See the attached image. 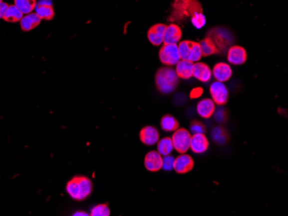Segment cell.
Returning a JSON list of instances; mask_svg holds the SVG:
<instances>
[{"mask_svg": "<svg viewBox=\"0 0 288 216\" xmlns=\"http://www.w3.org/2000/svg\"><path fill=\"white\" fill-rule=\"evenodd\" d=\"M167 25L164 23H157L153 25L148 31V39L154 46H160L163 43L165 29Z\"/></svg>", "mask_w": 288, "mask_h": 216, "instance_id": "16", "label": "cell"}, {"mask_svg": "<svg viewBox=\"0 0 288 216\" xmlns=\"http://www.w3.org/2000/svg\"><path fill=\"white\" fill-rule=\"evenodd\" d=\"M212 140L219 145H225L230 140V134L229 131L223 127L221 125L216 126L212 131Z\"/></svg>", "mask_w": 288, "mask_h": 216, "instance_id": "21", "label": "cell"}, {"mask_svg": "<svg viewBox=\"0 0 288 216\" xmlns=\"http://www.w3.org/2000/svg\"><path fill=\"white\" fill-rule=\"evenodd\" d=\"M14 4L23 15H26L35 10L36 0H14Z\"/></svg>", "mask_w": 288, "mask_h": 216, "instance_id": "26", "label": "cell"}, {"mask_svg": "<svg viewBox=\"0 0 288 216\" xmlns=\"http://www.w3.org/2000/svg\"><path fill=\"white\" fill-rule=\"evenodd\" d=\"M159 58L162 64L168 67L174 66L181 61L177 44H164L159 51Z\"/></svg>", "mask_w": 288, "mask_h": 216, "instance_id": "5", "label": "cell"}, {"mask_svg": "<svg viewBox=\"0 0 288 216\" xmlns=\"http://www.w3.org/2000/svg\"><path fill=\"white\" fill-rule=\"evenodd\" d=\"M210 38L212 39L213 43L216 45V47L219 49V53L221 51H225L228 46L231 45L233 39L231 37V35L227 30L222 29H212L208 32V35Z\"/></svg>", "mask_w": 288, "mask_h": 216, "instance_id": "6", "label": "cell"}, {"mask_svg": "<svg viewBox=\"0 0 288 216\" xmlns=\"http://www.w3.org/2000/svg\"><path fill=\"white\" fill-rule=\"evenodd\" d=\"M35 11L41 20L50 21L54 16V10L51 0H39L35 4Z\"/></svg>", "mask_w": 288, "mask_h": 216, "instance_id": "9", "label": "cell"}, {"mask_svg": "<svg viewBox=\"0 0 288 216\" xmlns=\"http://www.w3.org/2000/svg\"><path fill=\"white\" fill-rule=\"evenodd\" d=\"M212 70L204 62H195L193 64V76L203 83H207L212 79Z\"/></svg>", "mask_w": 288, "mask_h": 216, "instance_id": "13", "label": "cell"}, {"mask_svg": "<svg viewBox=\"0 0 288 216\" xmlns=\"http://www.w3.org/2000/svg\"><path fill=\"white\" fill-rule=\"evenodd\" d=\"M74 216H89L88 214L86 213V212H83V211H77L75 213L73 214Z\"/></svg>", "mask_w": 288, "mask_h": 216, "instance_id": "36", "label": "cell"}, {"mask_svg": "<svg viewBox=\"0 0 288 216\" xmlns=\"http://www.w3.org/2000/svg\"><path fill=\"white\" fill-rule=\"evenodd\" d=\"M193 63L189 61L181 60L176 64L175 72L179 79L189 80L193 77Z\"/></svg>", "mask_w": 288, "mask_h": 216, "instance_id": "20", "label": "cell"}, {"mask_svg": "<svg viewBox=\"0 0 288 216\" xmlns=\"http://www.w3.org/2000/svg\"><path fill=\"white\" fill-rule=\"evenodd\" d=\"M203 90L201 88H195L190 93L191 99H198L202 95Z\"/></svg>", "mask_w": 288, "mask_h": 216, "instance_id": "34", "label": "cell"}, {"mask_svg": "<svg viewBox=\"0 0 288 216\" xmlns=\"http://www.w3.org/2000/svg\"><path fill=\"white\" fill-rule=\"evenodd\" d=\"M9 7V4L7 3H0V19L3 18L4 13L6 12L7 9Z\"/></svg>", "mask_w": 288, "mask_h": 216, "instance_id": "35", "label": "cell"}, {"mask_svg": "<svg viewBox=\"0 0 288 216\" xmlns=\"http://www.w3.org/2000/svg\"><path fill=\"white\" fill-rule=\"evenodd\" d=\"M212 75L214 76L217 81L225 83L231 79L232 75V70L230 65L224 62L216 64L212 71Z\"/></svg>", "mask_w": 288, "mask_h": 216, "instance_id": "15", "label": "cell"}, {"mask_svg": "<svg viewBox=\"0 0 288 216\" xmlns=\"http://www.w3.org/2000/svg\"><path fill=\"white\" fill-rule=\"evenodd\" d=\"M110 215L111 211L106 204H98L91 210L90 213L91 216H109Z\"/></svg>", "mask_w": 288, "mask_h": 216, "instance_id": "29", "label": "cell"}, {"mask_svg": "<svg viewBox=\"0 0 288 216\" xmlns=\"http://www.w3.org/2000/svg\"><path fill=\"white\" fill-rule=\"evenodd\" d=\"M66 191L74 200H85L92 193V181L86 177L77 176L67 182Z\"/></svg>", "mask_w": 288, "mask_h": 216, "instance_id": "2", "label": "cell"}, {"mask_svg": "<svg viewBox=\"0 0 288 216\" xmlns=\"http://www.w3.org/2000/svg\"><path fill=\"white\" fill-rule=\"evenodd\" d=\"M190 129L194 134H205L206 131V125L199 120L193 119L191 121Z\"/></svg>", "mask_w": 288, "mask_h": 216, "instance_id": "32", "label": "cell"}, {"mask_svg": "<svg viewBox=\"0 0 288 216\" xmlns=\"http://www.w3.org/2000/svg\"><path fill=\"white\" fill-rule=\"evenodd\" d=\"M41 18L35 12L26 14L25 16H22V19L20 21L21 29L22 31H30L36 28L41 23Z\"/></svg>", "mask_w": 288, "mask_h": 216, "instance_id": "19", "label": "cell"}, {"mask_svg": "<svg viewBox=\"0 0 288 216\" xmlns=\"http://www.w3.org/2000/svg\"><path fill=\"white\" fill-rule=\"evenodd\" d=\"M227 60L232 65H243L247 61V52L241 46H232L229 48Z\"/></svg>", "mask_w": 288, "mask_h": 216, "instance_id": "10", "label": "cell"}, {"mask_svg": "<svg viewBox=\"0 0 288 216\" xmlns=\"http://www.w3.org/2000/svg\"><path fill=\"white\" fill-rule=\"evenodd\" d=\"M144 165L149 172H159L162 168V155L156 151H150L144 158Z\"/></svg>", "mask_w": 288, "mask_h": 216, "instance_id": "12", "label": "cell"}, {"mask_svg": "<svg viewBox=\"0 0 288 216\" xmlns=\"http://www.w3.org/2000/svg\"><path fill=\"white\" fill-rule=\"evenodd\" d=\"M191 21L193 25L196 28V29H200L203 28L205 24H206V17L204 16L202 11L197 12L191 17Z\"/></svg>", "mask_w": 288, "mask_h": 216, "instance_id": "30", "label": "cell"}, {"mask_svg": "<svg viewBox=\"0 0 288 216\" xmlns=\"http://www.w3.org/2000/svg\"><path fill=\"white\" fill-rule=\"evenodd\" d=\"M194 167L193 158L186 153H181L174 159V170L178 174H186L190 172Z\"/></svg>", "mask_w": 288, "mask_h": 216, "instance_id": "8", "label": "cell"}, {"mask_svg": "<svg viewBox=\"0 0 288 216\" xmlns=\"http://www.w3.org/2000/svg\"><path fill=\"white\" fill-rule=\"evenodd\" d=\"M193 42V41H182L180 42V44L178 45L181 60L188 61Z\"/></svg>", "mask_w": 288, "mask_h": 216, "instance_id": "27", "label": "cell"}, {"mask_svg": "<svg viewBox=\"0 0 288 216\" xmlns=\"http://www.w3.org/2000/svg\"><path fill=\"white\" fill-rule=\"evenodd\" d=\"M22 16L23 14L18 10V8L15 4H12L8 7L6 12L3 15V19L8 22H17L21 21Z\"/></svg>", "mask_w": 288, "mask_h": 216, "instance_id": "24", "label": "cell"}, {"mask_svg": "<svg viewBox=\"0 0 288 216\" xmlns=\"http://www.w3.org/2000/svg\"><path fill=\"white\" fill-rule=\"evenodd\" d=\"M173 149V141L169 137H164L157 142V152L162 156L169 155Z\"/></svg>", "mask_w": 288, "mask_h": 216, "instance_id": "25", "label": "cell"}, {"mask_svg": "<svg viewBox=\"0 0 288 216\" xmlns=\"http://www.w3.org/2000/svg\"><path fill=\"white\" fill-rule=\"evenodd\" d=\"M3 2V0H0V3H2Z\"/></svg>", "mask_w": 288, "mask_h": 216, "instance_id": "37", "label": "cell"}, {"mask_svg": "<svg viewBox=\"0 0 288 216\" xmlns=\"http://www.w3.org/2000/svg\"><path fill=\"white\" fill-rule=\"evenodd\" d=\"M140 140L146 146H154L160 139L158 130L152 126H146L140 131Z\"/></svg>", "mask_w": 288, "mask_h": 216, "instance_id": "11", "label": "cell"}, {"mask_svg": "<svg viewBox=\"0 0 288 216\" xmlns=\"http://www.w3.org/2000/svg\"><path fill=\"white\" fill-rule=\"evenodd\" d=\"M181 36L182 31L181 28L174 23H171L166 27L163 42L164 44H177L178 42L181 41Z\"/></svg>", "mask_w": 288, "mask_h": 216, "instance_id": "14", "label": "cell"}, {"mask_svg": "<svg viewBox=\"0 0 288 216\" xmlns=\"http://www.w3.org/2000/svg\"><path fill=\"white\" fill-rule=\"evenodd\" d=\"M214 120L219 124H224L228 120V113L225 108H217L213 113Z\"/></svg>", "mask_w": 288, "mask_h": 216, "instance_id": "31", "label": "cell"}, {"mask_svg": "<svg viewBox=\"0 0 288 216\" xmlns=\"http://www.w3.org/2000/svg\"><path fill=\"white\" fill-rule=\"evenodd\" d=\"M200 48L202 51L203 56H211L212 54H219V49L213 43L212 39L209 36H206V38L201 40L200 42Z\"/></svg>", "mask_w": 288, "mask_h": 216, "instance_id": "22", "label": "cell"}, {"mask_svg": "<svg viewBox=\"0 0 288 216\" xmlns=\"http://www.w3.org/2000/svg\"><path fill=\"white\" fill-rule=\"evenodd\" d=\"M179 85V77L171 67H162L155 74V86L160 93L168 95L174 93Z\"/></svg>", "mask_w": 288, "mask_h": 216, "instance_id": "1", "label": "cell"}, {"mask_svg": "<svg viewBox=\"0 0 288 216\" xmlns=\"http://www.w3.org/2000/svg\"><path fill=\"white\" fill-rule=\"evenodd\" d=\"M171 139L174 149L176 150L178 153H180V154L187 153L190 148L192 135L190 132H188L186 128L181 127L174 131Z\"/></svg>", "mask_w": 288, "mask_h": 216, "instance_id": "4", "label": "cell"}, {"mask_svg": "<svg viewBox=\"0 0 288 216\" xmlns=\"http://www.w3.org/2000/svg\"><path fill=\"white\" fill-rule=\"evenodd\" d=\"M210 94L212 101L219 106L225 105L228 103L229 91L224 83L216 81L210 86Z\"/></svg>", "mask_w": 288, "mask_h": 216, "instance_id": "7", "label": "cell"}, {"mask_svg": "<svg viewBox=\"0 0 288 216\" xmlns=\"http://www.w3.org/2000/svg\"><path fill=\"white\" fill-rule=\"evenodd\" d=\"M202 56V51H201V48H200V43L196 42V41H193L192 48H191L188 61L193 62V63L198 62V61H200V59H201Z\"/></svg>", "mask_w": 288, "mask_h": 216, "instance_id": "28", "label": "cell"}, {"mask_svg": "<svg viewBox=\"0 0 288 216\" xmlns=\"http://www.w3.org/2000/svg\"><path fill=\"white\" fill-rule=\"evenodd\" d=\"M200 11H202L201 5L196 0H175L172 19H183L186 16L192 17L195 13Z\"/></svg>", "mask_w": 288, "mask_h": 216, "instance_id": "3", "label": "cell"}, {"mask_svg": "<svg viewBox=\"0 0 288 216\" xmlns=\"http://www.w3.org/2000/svg\"><path fill=\"white\" fill-rule=\"evenodd\" d=\"M161 127L166 132H174L180 127L177 119L171 114H165L161 120Z\"/></svg>", "mask_w": 288, "mask_h": 216, "instance_id": "23", "label": "cell"}, {"mask_svg": "<svg viewBox=\"0 0 288 216\" xmlns=\"http://www.w3.org/2000/svg\"><path fill=\"white\" fill-rule=\"evenodd\" d=\"M209 147V140L205 134H194L191 139L190 148L193 153H205Z\"/></svg>", "mask_w": 288, "mask_h": 216, "instance_id": "17", "label": "cell"}, {"mask_svg": "<svg viewBox=\"0 0 288 216\" xmlns=\"http://www.w3.org/2000/svg\"><path fill=\"white\" fill-rule=\"evenodd\" d=\"M174 158L173 156L169 155L164 156L162 159V168L164 171L170 172L174 169Z\"/></svg>", "mask_w": 288, "mask_h": 216, "instance_id": "33", "label": "cell"}, {"mask_svg": "<svg viewBox=\"0 0 288 216\" xmlns=\"http://www.w3.org/2000/svg\"><path fill=\"white\" fill-rule=\"evenodd\" d=\"M215 103L212 101V99H204L200 100L197 105V112L200 116L205 119H209L213 115L215 111Z\"/></svg>", "mask_w": 288, "mask_h": 216, "instance_id": "18", "label": "cell"}]
</instances>
